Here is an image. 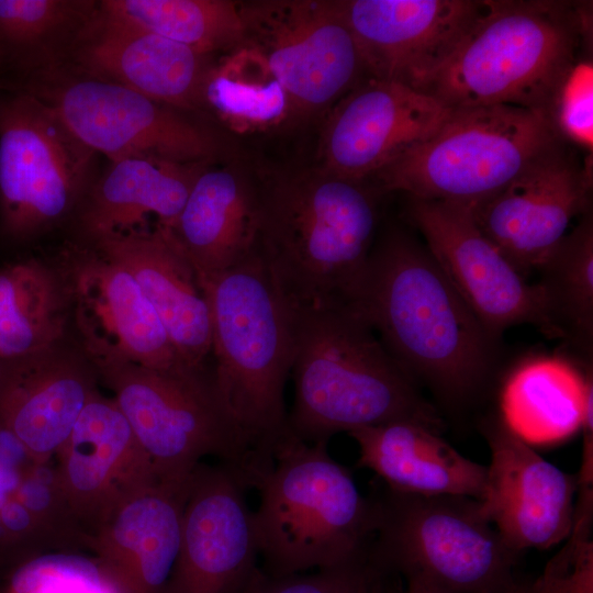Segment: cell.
I'll return each instance as SVG.
<instances>
[{"instance_id": "484cf974", "label": "cell", "mask_w": 593, "mask_h": 593, "mask_svg": "<svg viewBox=\"0 0 593 593\" xmlns=\"http://www.w3.org/2000/svg\"><path fill=\"white\" fill-rule=\"evenodd\" d=\"M82 541L54 460L34 459L0 422V566Z\"/></svg>"}, {"instance_id": "8992f818", "label": "cell", "mask_w": 593, "mask_h": 593, "mask_svg": "<svg viewBox=\"0 0 593 593\" xmlns=\"http://www.w3.org/2000/svg\"><path fill=\"white\" fill-rule=\"evenodd\" d=\"M254 489L259 492L254 526L266 575L334 568L369 553L376 501L362 495L350 471L331 457L327 443H307L288 429Z\"/></svg>"}, {"instance_id": "8fae6325", "label": "cell", "mask_w": 593, "mask_h": 593, "mask_svg": "<svg viewBox=\"0 0 593 593\" xmlns=\"http://www.w3.org/2000/svg\"><path fill=\"white\" fill-rule=\"evenodd\" d=\"M21 91L46 102L83 145L109 161L210 163L221 152L217 135L188 112L65 67L26 78Z\"/></svg>"}, {"instance_id": "8d00e7d4", "label": "cell", "mask_w": 593, "mask_h": 593, "mask_svg": "<svg viewBox=\"0 0 593 593\" xmlns=\"http://www.w3.org/2000/svg\"><path fill=\"white\" fill-rule=\"evenodd\" d=\"M550 114L560 136L591 154L593 144V66L581 58L563 81Z\"/></svg>"}, {"instance_id": "30bf717a", "label": "cell", "mask_w": 593, "mask_h": 593, "mask_svg": "<svg viewBox=\"0 0 593 593\" xmlns=\"http://www.w3.org/2000/svg\"><path fill=\"white\" fill-rule=\"evenodd\" d=\"M97 154L36 96L0 99V233L30 242L72 220Z\"/></svg>"}, {"instance_id": "4dcf8cb0", "label": "cell", "mask_w": 593, "mask_h": 593, "mask_svg": "<svg viewBox=\"0 0 593 593\" xmlns=\"http://www.w3.org/2000/svg\"><path fill=\"white\" fill-rule=\"evenodd\" d=\"M96 1L0 0V52L25 78L66 65Z\"/></svg>"}, {"instance_id": "4fadbf2b", "label": "cell", "mask_w": 593, "mask_h": 593, "mask_svg": "<svg viewBox=\"0 0 593 593\" xmlns=\"http://www.w3.org/2000/svg\"><path fill=\"white\" fill-rule=\"evenodd\" d=\"M55 262L69 299L70 339L96 368L115 363L157 369L188 366L139 286L120 262L74 240L59 251Z\"/></svg>"}, {"instance_id": "83f0119b", "label": "cell", "mask_w": 593, "mask_h": 593, "mask_svg": "<svg viewBox=\"0 0 593 593\" xmlns=\"http://www.w3.org/2000/svg\"><path fill=\"white\" fill-rule=\"evenodd\" d=\"M358 466L380 477L388 489L414 495L481 500L486 466L465 457L439 433L412 421H393L351 430Z\"/></svg>"}, {"instance_id": "ba28073f", "label": "cell", "mask_w": 593, "mask_h": 593, "mask_svg": "<svg viewBox=\"0 0 593 593\" xmlns=\"http://www.w3.org/2000/svg\"><path fill=\"white\" fill-rule=\"evenodd\" d=\"M564 141L550 112L512 105L450 108L439 127L372 179L381 193L474 205Z\"/></svg>"}, {"instance_id": "ab89813d", "label": "cell", "mask_w": 593, "mask_h": 593, "mask_svg": "<svg viewBox=\"0 0 593 593\" xmlns=\"http://www.w3.org/2000/svg\"><path fill=\"white\" fill-rule=\"evenodd\" d=\"M380 593H381V592H380ZM403 593H414V592H411V591H407V590H406V591H405V592H403Z\"/></svg>"}, {"instance_id": "44dd1931", "label": "cell", "mask_w": 593, "mask_h": 593, "mask_svg": "<svg viewBox=\"0 0 593 593\" xmlns=\"http://www.w3.org/2000/svg\"><path fill=\"white\" fill-rule=\"evenodd\" d=\"M54 463L86 545L125 500L158 482L128 421L100 391L85 406Z\"/></svg>"}, {"instance_id": "7402d4cb", "label": "cell", "mask_w": 593, "mask_h": 593, "mask_svg": "<svg viewBox=\"0 0 593 593\" xmlns=\"http://www.w3.org/2000/svg\"><path fill=\"white\" fill-rule=\"evenodd\" d=\"M2 368L0 422L34 459L53 460L99 391L96 367L68 339Z\"/></svg>"}, {"instance_id": "1f68e13d", "label": "cell", "mask_w": 593, "mask_h": 593, "mask_svg": "<svg viewBox=\"0 0 593 593\" xmlns=\"http://www.w3.org/2000/svg\"><path fill=\"white\" fill-rule=\"evenodd\" d=\"M204 108L236 132L278 126L292 116L288 96L262 54L243 42L212 65Z\"/></svg>"}, {"instance_id": "7c38bea8", "label": "cell", "mask_w": 593, "mask_h": 593, "mask_svg": "<svg viewBox=\"0 0 593 593\" xmlns=\"http://www.w3.org/2000/svg\"><path fill=\"white\" fill-rule=\"evenodd\" d=\"M239 10L244 42L267 60L292 115L316 113L368 78L339 1H251Z\"/></svg>"}, {"instance_id": "d4e9b609", "label": "cell", "mask_w": 593, "mask_h": 593, "mask_svg": "<svg viewBox=\"0 0 593 593\" xmlns=\"http://www.w3.org/2000/svg\"><path fill=\"white\" fill-rule=\"evenodd\" d=\"M184 484H156L125 500L87 539L131 593H166L180 550Z\"/></svg>"}, {"instance_id": "f35d334b", "label": "cell", "mask_w": 593, "mask_h": 593, "mask_svg": "<svg viewBox=\"0 0 593 593\" xmlns=\"http://www.w3.org/2000/svg\"><path fill=\"white\" fill-rule=\"evenodd\" d=\"M2 376H3V368H2V365L0 363V384L2 381Z\"/></svg>"}, {"instance_id": "9a60e30c", "label": "cell", "mask_w": 593, "mask_h": 593, "mask_svg": "<svg viewBox=\"0 0 593 593\" xmlns=\"http://www.w3.org/2000/svg\"><path fill=\"white\" fill-rule=\"evenodd\" d=\"M590 167L562 141L500 191L470 206L481 232L525 278L590 210Z\"/></svg>"}, {"instance_id": "d6a6232c", "label": "cell", "mask_w": 593, "mask_h": 593, "mask_svg": "<svg viewBox=\"0 0 593 593\" xmlns=\"http://www.w3.org/2000/svg\"><path fill=\"white\" fill-rule=\"evenodd\" d=\"M562 340L586 361L593 343V222L589 210L535 270Z\"/></svg>"}, {"instance_id": "603a6c76", "label": "cell", "mask_w": 593, "mask_h": 593, "mask_svg": "<svg viewBox=\"0 0 593 593\" xmlns=\"http://www.w3.org/2000/svg\"><path fill=\"white\" fill-rule=\"evenodd\" d=\"M89 246L132 275L180 359L193 368L208 367L212 346L210 306L195 269L170 232L156 225Z\"/></svg>"}, {"instance_id": "4316f807", "label": "cell", "mask_w": 593, "mask_h": 593, "mask_svg": "<svg viewBox=\"0 0 593 593\" xmlns=\"http://www.w3.org/2000/svg\"><path fill=\"white\" fill-rule=\"evenodd\" d=\"M259 225V186L228 167L206 166L167 230L202 280L250 256Z\"/></svg>"}, {"instance_id": "3957f363", "label": "cell", "mask_w": 593, "mask_h": 593, "mask_svg": "<svg viewBox=\"0 0 593 593\" xmlns=\"http://www.w3.org/2000/svg\"><path fill=\"white\" fill-rule=\"evenodd\" d=\"M293 315L291 434L327 443L340 432L403 419L439 433L438 410L357 311L346 305Z\"/></svg>"}, {"instance_id": "f1b7e54d", "label": "cell", "mask_w": 593, "mask_h": 593, "mask_svg": "<svg viewBox=\"0 0 593 593\" xmlns=\"http://www.w3.org/2000/svg\"><path fill=\"white\" fill-rule=\"evenodd\" d=\"M593 401L592 371L558 356H536L516 366L500 391V417L529 445L562 441L582 427Z\"/></svg>"}, {"instance_id": "d6986e66", "label": "cell", "mask_w": 593, "mask_h": 593, "mask_svg": "<svg viewBox=\"0 0 593 593\" xmlns=\"http://www.w3.org/2000/svg\"><path fill=\"white\" fill-rule=\"evenodd\" d=\"M449 111L425 92L366 78L337 102L325 124L321 169L366 183L425 142Z\"/></svg>"}, {"instance_id": "ac0fdd59", "label": "cell", "mask_w": 593, "mask_h": 593, "mask_svg": "<svg viewBox=\"0 0 593 593\" xmlns=\"http://www.w3.org/2000/svg\"><path fill=\"white\" fill-rule=\"evenodd\" d=\"M490 449L481 508L507 545L547 549L567 539L575 515L580 482L542 458L499 416L481 424Z\"/></svg>"}, {"instance_id": "5bb4252c", "label": "cell", "mask_w": 593, "mask_h": 593, "mask_svg": "<svg viewBox=\"0 0 593 593\" xmlns=\"http://www.w3.org/2000/svg\"><path fill=\"white\" fill-rule=\"evenodd\" d=\"M406 214L447 279L495 340L519 324L562 339L540 288L529 283L481 232L470 206L410 198Z\"/></svg>"}, {"instance_id": "f546056e", "label": "cell", "mask_w": 593, "mask_h": 593, "mask_svg": "<svg viewBox=\"0 0 593 593\" xmlns=\"http://www.w3.org/2000/svg\"><path fill=\"white\" fill-rule=\"evenodd\" d=\"M70 339L69 299L55 260L22 259L0 269V363Z\"/></svg>"}, {"instance_id": "6da1fadb", "label": "cell", "mask_w": 593, "mask_h": 593, "mask_svg": "<svg viewBox=\"0 0 593 593\" xmlns=\"http://www.w3.org/2000/svg\"><path fill=\"white\" fill-rule=\"evenodd\" d=\"M350 306L445 407L470 405L491 382L497 340L425 244L405 232L391 230L374 242Z\"/></svg>"}, {"instance_id": "277c9868", "label": "cell", "mask_w": 593, "mask_h": 593, "mask_svg": "<svg viewBox=\"0 0 593 593\" xmlns=\"http://www.w3.org/2000/svg\"><path fill=\"white\" fill-rule=\"evenodd\" d=\"M589 5L561 0H486L425 92L447 108L512 105L550 112L591 42Z\"/></svg>"}, {"instance_id": "5b68a950", "label": "cell", "mask_w": 593, "mask_h": 593, "mask_svg": "<svg viewBox=\"0 0 593 593\" xmlns=\"http://www.w3.org/2000/svg\"><path fill=\"white\" fill-rule=\"evenodd\" d=\"M200 283L210 306L215 389L258 469L266 471L288 432L284 387L293 358V310L257 249Z\"/></svg>"}, {"instance_id": "2e32d148", "label": "cell", "mask_w": 593, "mask_h": 593, "mask_svg": "<svg viewBox=\"0 0 593 593\" xmlns=\"http://www.w3.org/2000/svg\"><path fill=\"white\" fill-rule=\"evenodd\" d=\"M247 484L224 463L201 462L183 507L179 555L166 593H246L259 556Z\"/></svg>"}, {"instance_id": "9c48e42d", "label": "cell", "mask_w": 593, "mask_h": 593, "mask_svg": "<svg viewBox=\"0 0 593 593\" xmlns=\"http://www.w3.org/2000/svg\"><path fill=\"white\" fill-rule=\"evenodd\" d=\"M96 369L158 482L184 484L204 457L214 456L253 488L259 475L254 454L219 398L212 367L115 363Z\"/></svg>"}, {"instance_id": "ffe728a7", "label": "cell", "mask_w": 593, "mask_h": 593, "mask_svg": "<svg viewBox=\"0 0 593 593\" xmlns=\"http://www.w3.org/2000/svg\"><path fill=\"white\" fill-rule=\"evenodd\" d=\"M209 57L113 15L97 2L64 67L190 112L204 108Z\"/></svg>"}, {"instance_id": "52a82bcc", "label": "cell", "mask_w": 593, "mask_h": 593, "mask_svg": "<svg viewBox=\"0 0 593 593\" xmlns=\"http://www.w3.org/2000/svg\"><path fill=\"white\" fill-rule=\"evenodd\" d=\"M369 555L380 570L404 575L414 593H521L518 553L484 515L479 500L414 495L388 489L376 499Z\"/></svg>"}, {"instance_id": "836d02e7", "label": "cell", "mask_w": 593, "mask_h": 593, "mask_svg": "<svg viewBox=\"0 0 593 593\" xmlns=\"http://www.w3.org/2000/svg\"><path fill=\"white\" fill-rule=\"evenodd\" d=\"M119 18L210 56L244 42L239 3L228 0H103Z\"/></svg>"}, {"instance_id": "e0dca14e", "label": "cell", "mask_w": 593, "mask_h": 593, "mask_svg": "<svg viewBox=\"0 0 593 593\" xmlns=\"http://www.w3.org/2000/svg\"><path fill=\"white\" fill-rule=\"evenodd\" d=\"M368 78L423 91L486 0H342Z\"/></svg>"}, {"instance_id": "7a4b0ae2", "label": "cell", "mask_w": 593, "mask_h": 593, "mask_svg": "<svg viewBox=\"0 0 593 593\" xmlns=\"http://www.w3.org/2000/svg\"><path fill=\"white\" fill-rule=\"evenodd\" d=\"M380 193L321 168L259 186L257 250L293 311L351 305L376 242Z\"/></svg>"}, {"instance_id": "e575fe53", "label": "cell", "mask_w": 593, "mask_h": 593, "mask_svg": "<svg viewBox=\"0 0 593 593\" xmlns=\"http://www.w3.org/2000/svg\"><path fill=\"white\" fill-rule=\"evenodd\" d=\"M0 593H131L87 550H53L0 566Z\"/></svg>"}, {"instance_id": "d590c367", "label": "cell", "mask_w": 593, "mask_h": 593, "mask_svg": "<svg viewBox=\"0 0 593 593\" xmlns=\"http://www.w3.org/2000/svg\"><path fill=\"white\" fill-rule=\"evenodd\" d=\"M379 571L369 553L307 575L272 578L259 571L246 593H380L376 585Z\"/></svg>"}, {"instance_id": "74e56055", "label": "cell", "mask_w": 593, "mask_h": 593, "mask_svg": "<svg viewBox=\"0 0 593 593\" xmlns=\"http://www.w3.org/2000/svg\"><path fill=\"white\" fill-rule=\"evenodd\" d=\"M3 68V57H2V54L0 52V70Z\"/></svg>"}, {"instance_id": "cb8c5ba5", "label": "cell", "mask_w": 593, "mask_h": 593, "mask_svg": "<svg viewBox=\"0 0 593 593\" xmlns=\"http://www.w3.org/2000/svg\"><path fill=\"white\" fill-rule=\"evenodd\" d=\"M109 163L71 220L76 230L74 242L91 245L156 225L170 228L195 179L208 166L150 158Z\"/></svg>"}]
</instances>
